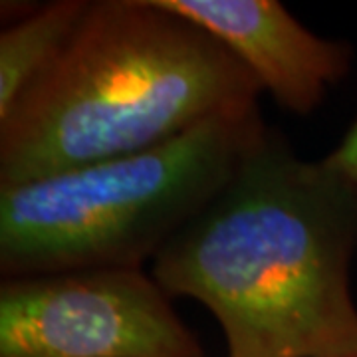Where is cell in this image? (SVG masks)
I'll list each match as a JSON object with an SVG mask.
<instances>
[{"instance_id":"6da1fadb","label":"cell","mask_w":357,"mask_h":357,"mask_svg":"<svg viewBox=\"0 0 357 357\" xmlns=\"http://www.w3.org/2000/svg\"><path fill=\"white\" fill-rule=\"evenodd\" d=\"M357 185L294 153L276 129L153 258L169 298L201 302L227 357H349L357 307Z\"/></svg>"},{"instance_id":"7a4b0ae2","label":"cell","mask_w":357,"mask_h":357,"mask_svg":"<svg viewBox=\"0 0 357 357\" xmlns=\"http://www.w3.org/2000/svg\"><path fill=\"white\" fill-rule=\"evenodd\" d=\"M255 76L159 0H96L50 70L0 123V185L139 153L258 107Z\"/></svg>"},{"instance_id":"3957f363","label":"cell","mask_w":357,"mask_h":357,"mask_svg":"<svg viewBox=\"0 0 357 357\" xmlns=\"http://www.w3.org/2000/svg\"><path fill=\"white\" fill-rule=\"evenodd\" d=\"M264 129L250 107L139 153L0 185L2 278L141 268L227 185Z\"/></svg>"},{"instance_id":"277c9868","label":"cell","mask_w":357,"mask_h":357,"mask_svg":"<svg viewBox=\"0 0 357 357\" xmlns=\"http://www.w3.org/2000/svg\"><path fill=\"white\" fill-rule=\"evenodd\" d=\"M0 357H204L143 268L2 278Z\"/></svg>"},{"instance_id":"5b68a950","label":"cell","mask_w":357,"mask_h":357,"mask_svg":"<svg viewBox=\"0 0 357 357\" xmlns=\"http://www.w3.org/2000/svg\"><path fill=\"white\" fill-rule=\"evenodd\" d=\"M201 26L255 76L286 112L310 115L349 72L351 48L321 38L278 0H159Z\"/></svg>"},{"instance_id":"8992f818","label":"cell","mask_w":357,"mask_h":357,"mask_svg":"<svg viewBox=\"0 0 357 357\" xmlns=\"http://www.w3.org/2000/svg\"><path fill=\"white\" fill-rule=\"evenodd\" d=\"M89 0H56L4 26L0 34V123L62 56Z\"/></svg>"},{"instance_id":"52a82bcc","label":"cell","mask_w":357,"mask_h":357,"mask_svg":"<svg viewBox=\"0 0 357 357\" xmlns=\"http://www.w3.org/2000/svg\"><path fill=\"white\" fill-rule=\"evenodd\" d=\"M324 163L357 185V119L347 129L340 145L328 157H324Z\"/></svg>"},{"instance_id":"ba28073f","label":"cell","mask_w":357,"mask_h":357,"mask_svg":"<svg viewBox=\"0 0 357 357\" xmlns=\"http://www.w3.org/2000/svg\"><path fill=\"white\" fill-rule=\"evenodd\" d=\"M349 357H357V354H356V356H349Z\"/></svg>"}]
</instances>
